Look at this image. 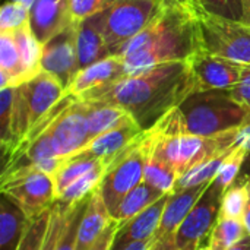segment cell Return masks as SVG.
I'll return each instance as SVG.
<instances>
[{
	"label": "cell",
	"instance_id": "60d3db41",
	"mask_svg": "<svg viewBox=\"0 0 250 250\" xmlns=\"http://www.w3.org/2000/svg\"><path fill=\"white\" fill-rule=\"evenodd\" d=\"M120 227H122V224L114 220L88 250H113V245H114V240H116V236H117V231L120 230Z\"/></svg>",
	"mask_w": 250,
	"mask_h": 250
},
{
	"label": "cell",
	"instance_id": "ab89813d",
	"mask_svg": "<svg viewBox=\"0 0 250 250\" xmlns=\"http://www.w3.org/2000/svg\"><path fill=\"white\" fill-rule=\"evenodd\" d=\"M230 92L237 101L245 104L250 110V64L245 66L239 83L236 86H233L230 89Z\"/></svg>",
	"mask_w": 250,
	"mask_h": 250
},
{
	"label": "cell",
	"instance_id": "2e32d148",
	"mask_svg": "<svg viewBox=\"0 0 250 250\" xmlns=\"http://www.w3.org/2000/svg\"><path fill=\"white\" fill-rule=\"evenodd\" d=\"M170 195L171 193H164L157 202H154L145 211H142L141 214L133 217L130 221L123 224L120 230L117 231L113 250H122L126 246H129L130 243L152 239L160 227L161 217L170 199Z\"/></svg>",
	"mask_w": 250,
	"mask_h": 250
},
{
	"label": "cell",
	"instance_id": "f6af8a7d",
	"mask_svg": "<svg viewBox=\"0 0 250 250\" xmlns=\"http://www.w3.org/2000/svg\"><path fill=\"white\" fill-rule=\"evenodd\" d=\"M152 250H177L174 237H168V239H163V240L155 242Z\"/></svg>",
	"mask_w": 250,
	"mask_h": 250
},
{
	"label": "cell",
	"instance_id": "74e56055",
	"mask_svg": "<svg viewBox=\"0 0 250 250\" xmlns=\"http://www.w3.org/2000/svg\"><path fill=\"white\" fill-rule=\"evenodd\" d=\"M29 25V7L18 1H6L0 10V32H9Z\"/></svg>",
	"mask_w": 250,
	"mask_h": 250
},
{
	"label": "cell",
	"instance_id": "3957f363",
	"mask_svg": "<svg viewBox=\"0 0 250 250\" xmlns=\"http://www.w3.org/2000/svg\"><path fill=\"white\" fill-rule=\"evenodd\" d=\"M237 129L209 138L193 135L188 132L179 107L164 114L149 127L154 149L173 166L179 177L209 155L236 146Z\"/></svg>",
	"mask_w": 250,
	"mask_h": 250
},
{
	"label": "cell",
	"instance_id": "d6986e66",
	"mask_svg": "<svg viewBox=\"0 0 250 250\" xmlns=\"http://www.w3.org/2000/svg\"><path fill=\"white\" fill-rule=\"evenodd\" d=\"M76 45L81 70L110 56L103 32V10L78 22Z\"/></svg>",
	"mask_w": 250,
	"mask_h": 250
},
{
	"label": "cell",
	"instance_id": "d590c367",
	"mask_svg": "<svg viewBox=\"0 0 250 250\" xmlns=\"http://www.w3.org/2000/svg\"><path fill=\"white\" fill-rule=\"evenodd\" d=\"M72 205H63L60 202H54L53 208H51V217H50V223L44 236V240L41 243L40 250H56L57 243L62 237L66 220H67V214Z\"/></svg>",
	"mask_w": 250,
	"mask_h": 250
},
{
	"label": "cell",
	"instance_id": "7402d4cb",
	"mask_svg": "<svg viewBox=\"0 0 250 250\" xmlns=\"http://www.w3.org/2000/svg\"><path fill=\"white\" fill-rule=\"evenodd\" d=\"M83 103L86 105V117L89 125L91 141L114 127H119L130 120H135L132 114L122 107L105 104V103H89V101H83Z\"/></svg>",
	"mask_w": 250,
	"mask_h": 250
},
{
	"label": "cell",
	"instance_id": "5bb4252c",
	"mask_svg": "<svg viewBox=\"0 0 250 250\" xmlns=\"http://www.w3.org/2000/svg\"><path fill=\"white\" fill-rule=\"evenodd\" d=\"M72 22L69 0H35L29 7V26L41 44Z\"/></svg>",
	"mask_w": 250,
	"mask_h": 250
},
{
	"label": "cell",
	"instance_id": "f546056e",
	"mask_svg": "<svg viewBox=\"0 0 250 250\" xmlns=\"http://www.w3.org/2000/svg\"><path fill=\"white\" fill-rule=\"evenodd\" d=\"M246 236L248 231L242 220L218 217L214 229L208 236L207 245L211 250H229Z\"/></svg>",
	"mask_w": 250,
	"mask_h": 250
},
{
	"label": "cell",
	"instance_id": "f35d334b",
	"mask_svg": "<svg viewBox=\"0 0 250 250\" xmlns=\"http://www.w3.org/2000/svg\"><path fill=\"white\" fill-rule=\"evenodd\" d=\"M111 1L113 0H69L70 16L75 22H81L104 10Z\"/></svg>",
	"mask_w": 250,
	"mask_h": 250
},
{
	"label": "cell",
	"instance_id": "4dcf8cb0",
	"mask_svg": "<svg viewBox=\"0 0 250 250\" xmlns=\"http://www.w3.org/2000/svg\"><path fill=\"white\" fill-rule=\"evenodd\" d=\"M107 170V166L103 164L89 173L83 174L78 180H75L72 185H69L59 196L57 202L63 205H75L76 202H81L83 199H88L101 185V180L104 177V173Z\"/></svg>",
	"mask_w": 250,
	"mask_h": 250
},
{
	"label": "cell",
	"instance_id": "ffe728a7",
	"mask_svg": "<svg viewBox=\"0 0 250 250\" xmlns=\"http://www.w3.org/2000/svg\"><path fill=\"white\" fill-rule=\"evenodd\" d=\"M113 221L114 218L110 214L100 190L97 189L88 199L83 217L78 229L75 250L89 249Z\"/></svg>",
	"mask_w": 250,
	"mask_h": 250
},
{
	"label": "cell",
	"instance_id": "cb8c5ba5",
	"mask_svg": "<svg viewBox=\"0 0 250 250\" xmlns=\"http://www.w3.org/2000/svg\"><path fill=\"white\" fill-rule=\"evenodd\" d=\"M163 195L164 192L142 182L123 198L119 208L113 214V218L123 226L127 221H130L133 217L145 211L148 207H151L154 202H157Z\"/></svg>",
	"mask_w": 250,
	"mask_h": 250
},
{
	"label": "cell",
	"instance_id": "8992f818",
	"mask_svg": "<svg viewBox=\"0 0 250 250\" xmlns=\"http://www.w3.org/2000/svg\"><path fill=\"white\" fill-rule=\"evenodd\" d=\"M166 0H113L103 10V32L110 56L139 35L161 10Z\"/></svg>",
	"mask_w": 250,
	"mask_h": 250
},
{
	"label": "cell",
	"instance_id": "277c9868",
	"mask_svg": "<svg viewBox=\"0 0 250 250\" xmlns=\"http://www.w3.org/2000/svg\"><path fill=\"white\" fill-rule=\"evenodd\" d=\"M188 132L215 136L240 127L250 119V110L237 101L230 89L193 91L179 105Z\"/></svg>",
	"mask_w": 250,
	"mask_h": 250
},
{
	"label": "cell",
	"instance_id": "ac0fdd59",
	"mask_svg": "<svg viewBox=\"0 0 250 250\" xmlns=\"http://www.w3.org/2000/svg\"><path fill=\"white\" fill-rule=\"evenodd\" d=\"M126 76L125 62L120 56H108L101 59L88 67L79 70L75 81L72 82L69 91L66 94H72L73 97H81L82 94L116 82Z\"/></svg>",
	"mask_w": 250,
	"mask_h": 250
},
{
	"label": "cell",
	"instance_id": "7bdbcfd3",
	"mask_svg": "<svg viewBox=\"0 0 250 250\" xmlns=\"http://www.w3.org/2000/svg\"><path fill=\"white\" fill-rule=\"evenodd\" d=\"M245 182H246V190H248V202H246V207H245V212H243V224L246 227V231L250 236V174H248L245 177Z\"/></svg>",
	"mask_w": 250,
	"mask_h": 250
},
{
	"label": "cell",
	"instance_id": "b9f144b4",
	"mask_svg": "<svg viewBox=\"0 0 250 250\" xmlns=\"http://www.w3.org/2000/svg\"><path fill=\"white\" fill-rule=\"evenodd\" d=\"M236 145L237 146H242L243 149H246L249 152L250 157V119L242 125L239 129H237V139H236Z\"/></svg>",
	"mask_w": 250,
	"mask_h": 250
},
{
	"label": "cell",
	"instance_id": "1f68e13d",
	"mask_svg": "<svg viewBox=\"0 0 250 250\" xmlns=\"http://www.w3.org/2000/svg\"><path fill=\"white\" fill-rule=\"evenodd\" d=\"M248 158H249V152L246 149H243L242 146L236 145V148L224 160L217 176L211 182L212 186L224 193L236 182V179L239 177V173H240V170H242V167Z\"/></svg>",
	"mask_w": 250,
	"mask_h": 250
},
{
	"label": "cell",
	"instance_id": "e0dca14e",
	"mask_svg": "<svg viewBox=\"0 0 250 250\" xmlns=\"http://www.w3.org/2000/svg\"><path fill=\"white\" fill-rule=\"evenodd\" d=\"M208 186H209V183H204V185L174 190L170 195V199H168L166 209L163 212V217H161L160 227L154 236L155 242L176 236V231L182 226L183 220L188 217V214L195 207V204L199 201V198L204 195V192L207 190Z\"/></svg>",
	"mask_w": 250,
	"mask_h": 250
},
{
	"label": "cell",
	"instance_id": "7a4b0ae2",
	"mask_svg": "<svg viewBox=\"0 0 250 250\" xmlns=\"http://www.w3.org/2000/svg\"><path fill=\"white\" fill-rule=\"evenodd\" d=\"M199 50L196 16L189 0H166L149 25L120 51L126 76L168 62L188 60Z\"/></svg>",
	"mask_w": 250,
	"mask_h": 250
},
{
	"label": "cell",
	"instance_id": "5b68a950",
	"mask_svg": "<svg viewBox=\"0 0 250 250\" xmlns=\"http://www.w3.org/2000/svg\"><path fill=\"white\" fill-rule=\"evenodd\" d=\"M151 148L152 135L151 130L146 129L107 167L98 190L111 215L116 212L123 198L144 182L145 166Z\"/></svg>",
	"mask_w": 250,
	"mask_h": 250
},
{
	"label": "cell",
	"instance_id": "681fc988",
	"mask_svg": "<svg viewBox=\"0 0 250 250\" xmlns=\"http://www.w3.org/2000/svg\"><path fill=\"white\" fill-rule=\"evenodd\" d=\"M249 158H250V157H249Z\"/></svg>",
	"mask_w": 250,
	"mask_h": 250
},
{
	"label": "cell",
	"instance_id": "836d02e7",
	"mask_svg": "<svg viewBox=\"0 0 250 250\" xmlns=\"http://www.w3.org/2000/svg\"><path fill=\"white\" fill-rule=\"evenodd\" d=\"M246 202H248V190H246V182L243 177L240 182H234L223 193L220 217L242 220Z\"/></svg>",
	"mask_w": 250,
	"mask_h": 250
},
{
	"label": "cell",
	"instance_id": "603a6c76",
	"mask_svg": "<svg viewBox=\"0 0 250 250\" xmlns=\"http://www.w3.org/2000/svg\"><path fill=\"white\" fill-rule=\"evenodd\" d=\"M29 220L3 195L0 202V250H16Z\"/></svg>",
	"mask_w": 250,
	"mask_h": 250
},
{
	"label": "cell",
	"instance_id": "c3c4849f",
	"mask_svg": "<svg viewBox=\"0 0 250 250\" xmlns=\"http://www.w3.org/2000/svg\"><path fill=\"white\" fill-rule=\"evenodd\" d=\"M196 250H211V248L208 245H201L199 248H196Z\"/></svg>",
	"mask_w": 250,
	"mask_h": 250
},
{
	"label": "cell",
	"instance_id": "83f0119b",
	"mask_svg": "<svg viewBox=\"0 0 250 250\" xmlns=\"http://www.w3.org/2000/svg\"><path fill=\"white\" fill-rule=\"evenodd\" d=\"M236 146L226 149V151H220L214 155H209L208 158H205L204 161H201L199 164H196L195 167L188 170L185 174H182L179 177L174 190L192 188V186H198V185H204V183H211L214 180V177L217 176L221 164L224 163V160L230 155V152Z\"/></svg>",
	"mask_w": 250,
	"mask_h": 250
},
{
	"label": "cell",
	"instance_id": "ee69618b",
	"mask_svg": "<svg viewBox=\"0 0 250 250\" xmlns=\"http://www.w3.org/2000/svg\"><path fill=\"white\" fill-rule=\"evenodd\" d=\"M155 245V239H148V240H141V242H135L130 243L129 246H126L125 249L122 250H152Z\"/></svg>",
	"mask_w": 250,
	"mask_h": 250
},
{
	"label": "cell",
	"instance_id": "52a82bcc",
	"mask_svg": "<svg viewBox=\"0 0 250 250\" xmlns=\"http://www.w3.org/2000/svg\"><path fill=\"white\" fill-rule=\"evenodd\" d=\"M193 10L199 50L245 66L250 64V23L212 16L195 7Z\"/></svg>",
	"mask_w": 250,
	"mask_h": 250
},
{
	"label": "cell",
	"instance_id": "f1b7e54d",
	"mask_svg": "<svg viewBox=\"0 0 250 250\" xmlns=\"http://www.w3.org/2000/svg\"><path fill=\"white\" fill-rule=\"evenodd\" d=\"M190 4L208 15L250 23V0H189Z\"/></svg>",
	"mask_w": 250,
	"mask_h": 250
},
{
	"label": "cell",
	"instance_id": "4316f807",
	"mask_svg": "<svg viewBox=\"0 0 250 250\" xmlns=\"http://www.w3.org/2000/svg\"><path fill=\"white\" fill-rule=\"evenodd\" d=\"M12 32L22 63L25 66V70L28 73V76L32 79L35 78L40 72H42L41 69V56H42V44L37 40V37L34 35L32 29L29 25H25L19 29L15 31H9Z\"/></svg>",
	"mask_w": 250,
	"mask_h": 250
},
{
	"label": "cell",
	"instance_id": "d4e9b609",
	"mask_svg": "<svg viewBox=\"0 0 250 250\" xmlns=\"http://www.w3.org/2000/svg\"><path fill=\"white\" fill-rule=\"evenodd\" d=\"M177 180H179L177 171L173 168V166L168 161H166L154 149V139H152V148H151V152L145 166L144 182L157 188L158 190L164 193H173L176 189Z\"/></svg>",
	"mask_w": 250,
	"mask_h": 250
},
{
	"label": "cell",
	"instance_id": "44dd1931",
	"mask_svg": "<svg viewBox=\"0 0 250 250\" xmlns=\"http://www.w3.org/2000/svg\"><path fill=\"white\" fill-rule=\"evenodd\" d=\"M29 81L12 32H0V89Z\"/></svg>",
	"mask_w": 250,
	"mask_h": 250
},
{
	"label": "cell",
	"instance_id": "8fae6325",
	"mask_svg": "<svg viewBox=\"0 0 250 250\" xmlns=\"http://www.w3.org/2000/svg\"><path fill=\"white\" fill-rule=\"evenodd\" d=\"M51 130V144L59 158H67L91 142L86 105L79 98H73L56 117Z\"/></svg>",
	"mask_w": 250,
	"mask_h": 250
},
{
	"label": "cell",
	"instance_id": "6da1fadb",
	"mask_svg": "<svg viewBox=\"0 0 250 250\" xmlns=\"http://www.w3.org/2000/svg\"><path fill=\"white\" fill-rule=\"evenodd\" d=\"M193 91L195 82L188 62L182 60L155 66L139 75L125 76L76 98L122 107L146 130L164 114L179 107Z\"/></svg>",
	"mask_w": 250,
	"mask_h": 250
},
{
	"label": "cell",
	"instance_id": "9a60e30c",
	"mask_svg": "<svg viewBox=\"0 0 250 250\" xmlns=\"http://www.w3.org/2000/svg\"><path fill=\"white\" fill-rule=\"evenodd\" d=\"M23 89L29 108L31 127L35 126L66 95L63 86L44 70L40 72L29 82H25Z\"/></svg>",
	"mask_w": 250,
	"mask_h": 250
},
{
	"label": "cell",
	"instance_id": "30bf717a",
	"mask_svg": "<svg viewBox=\"0 0 250 250\" xmlns=\"http://www.w3.org/2000/svg\"><path fill=\"white\" fill-rule=\"evenodd\" d=\"M221 198L223 192L209 183L204 195L199 198L176 231L174 242L177 250H196L209 236L220 217Z\"/></svg>",
	"mask_w": 250,
	"mask_h": 250
},
{
	"label": "cell",
	"instance_id": "bcb514c9",
	"mask_svg": "<svg viewBox=\"0 0 250 250\" xmlns=\"http://www.w3.org/2000/svg\"><path fill=\"white\" fill-rule=\"evenodd\" d=\"M229 250H250V236L248 234L246 237H243L239 243H236L234 246H231Z\"/></svg>",
	"mask_w": 250,
	"mask_h": 250
},
{
	"label": "cell",
	"instance_id": "d6a6232c",
	"mask_svg": "<svg viewBox=\"0 0 250 250\" xmlns=\"http://www.w3.org/2000/svg\"><path fill=\"white\" fill-rule=\"evenodd\" d=\"M15 86L0 89V145L3 160L9 157L13 149L12 136V110H13Z\"/></svg>",
	"mask_w": 250,
	"mask_h": 250
},
{
	"label": "cell",
	"instance_id": "484cf974",
	"mask_svg": "<svg viewBox=\"0 0 250 250\" xmlns=\"http://www.w3.org/2000/svg\"><path fill=\"white\" fill-rule=\"evenodd\" d=\"M105 164L103 160L92 158V157H82V155H70L64 158L60 168L53 174L54 189H56V199L57 196L75 180L82 177L83 174L89 173L91 170ZM107 166V164H105Z\"/></svg>",
	"mask_w": 250,
	"mask_h": 250
},
{
	"label": "cell",
	"instance_id": "9c48e42d",
	"mask_svg": "<svg viewBox=\"0 0 250 250\" xmlns=\"http://www.w3.org/2000/svg\"><path fill=\"white\" fill-rule=\"evenodd\" d=\"M76 29L78 22L73 21L42 44L41 69L51 75L66 92L81 70L78 60Z\"/></svg>",
	"mask_w": 250,
	"mask_h": 250
},
{
	"label": "cell",
	"instance_id": "7dc6e473",
	"mask_svg": "<svg viewBox=\"0 0 250 250\" xmlns=\"http://www.w3.org/2000/svg\"><path fill=\"white\" fill-rule=\"evenodd\" d=\"M9 1H18V3L25 4L26 7H31V6H32V3H34L35 0H9Z\"/></svg>",
	"mask_w": 250,
	"mask_h": 250
},
{
	"label": "cell",
	"instance_id": "e575fe53",
	"mask_svg": "<svg viewBox=\"0 0 250 250\" xmlns=\"http://www.w3.org/2000/svg\"><path fill=\"white\" fill-rule=\"evenodd\" d=\"M51 208L44 211L37 218L28 221L16 250H40L41 243L44 240V236H45V231H47V227H48V223H50Z\"/></svg>",
	"mask_w": 250,
	"mask_h": 250
},
{
	"label": "cell",
	"instance_id": "4fadbf2b",
	"mask_svg": "<svg viewBox=\"0 0 250 250\" xmlns=\"http://www.w3.org/2000/svg\"><path fill=\"white\" fill-rule=\"evenodd\" d=\"M144 132L145 129H142V126L136 120H130L119 127H114L94 138L85 148H82L73 155L98 158L103 160L108 167L111 161L120 152H123L132 142H135Z\"/></svg>",
	"mask_w": 250,
	"mask_h": 250
},
{
	"label": "cell",
	"instance_id": "ba28073f",
	"mask_svg": "<svg viewBox=\"0 0 250 250\" xmlns=\"http://www.w3.org/2000/svg\"><path fill=\"white\" fill-rule=\"evenodd\" d=\"M0 190L29 221L51 208L56 202L53 176L37 170L1 180Z\"/></svg>",
	"mask_w": 250,
	"mask_h": 250
},
{
	"label": "cell",
	"instance_id": "8d00e7d4",
	"mask_svg": "<svg viewBox=\"0 0 250 250\" xmlns=\"http://www.w3.org/2000/svg\"><path fill=\"white\" fill-rule=\"evenodd\" d=\"M88 199L76 202L75 205L70 207L69 214H67V220H66V224H64V229H63V233H62V237H60V240L57 243L56 250H75L78 229H79L81 220L83 217Z\"/></svg>",
	"mask_w": 250,
	"mask_h": 250
},
{
	"label": "cell",
	"instance_id": "7c38bea8",
	"mask_svg": "<svg viewBox=\"0 0 250 250\" xmlns=\"http://www.w3.org/2000/svg\"><path fill=\"white\" fill-rule=\"evenodd\" d=\"M195 91L231 89L242 78L245 64L198 50L188 60Z\"/></svg>",
	"mask_w": 250,
	"mask_h": 250
}]
</instances>
